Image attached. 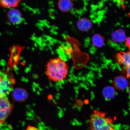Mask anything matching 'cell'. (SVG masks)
<instances>
[{"instance_id": "14", "label": "cell", "mask_w": 130, "mask_h": 130, "mask_svg": "<svg viewBox=\"0 0 130 130\" xmlns=\"http://www.w3.org/2000/svg\"><path fill=\"white\" fill-rule=\"evenodd\" d=\"M115 91L111 87L106 88L104 91V95L106 99H110L113 98L114 94Z\"/></svg>"}, {"instance_id": "12", "label": "cell", "mask_w": 130, "mask_h": 130, "mask_svg": "<svg viewBox=\"0 0 130 130\" xmlns=\"http://www.w3.org/2000/svg\"><path fill=\"white\" fill-rule=\"evenodd\" d=\"M112 38L115 42H123L126 40L125 34L123 30L120 29L113 32Z\"/></svg>"}, {"instance_id": "5", "label": "cell", "mask_w": 130, "mask_h": 130, "mask_svg": "<svg viewBox=\"0 0 130 130\" xmlns=\"http://www.w3.org/2000/svg\"><path fill=\"white\" fill-rule=\"evenodd\" d=\"M7 17L9 22L12 24H17L20 23L22 19V14L18 10L11 9L8 11Z\"/></svg>"}, {"instance_id": "18", "label": "cell", "mask_w": 130, "mask_h": 130, "mask_svg": "<svg viewBox=\"0 0 130 130\" xmlns=\"http://www.w3.org/2000/svg\"><path fill=\"white\" fill-rule=\"evenodd\" d=\"M3 97L1 95V94H0V98L1 97Z\"/></svg>"}, {"instance_id": "16", "label": "cell", "mask_w": 130, "mask_h": 130, "mask_svg": "<svg viewBox=\"0 0 130 130\" xmlns=\"http://www.w3.org/2000/svg\"><path fill=\"white\" fill-rule=\"evenodd\" d=\"M127 73V76L130 79V67L126 68Z\"/></svg>"}, {"instance_id": "2", "label": "cell", "mask_w": 130, "mask_h": 130, "mask_svg": "<svg viewBox=\"0 0 130 130\" xmlns=\"http://www.w3.org/2000/svg\"><path fill=\"white\" fill-rule=\"evenodd\" d=\"M91 130H114L113 122L102 112L95 110L91 116Z\"/></svg>"}, {"instance_id": "3", "label": "cell", "mask_w": 130, "mask_h": 130, "mask_svg": "<svg viewBox=\"0 0 130 130\" xmlns=\"http://www.w3.org/2000/svg\"><path fill=\"white\" fill-rule=\"evenodd\" d=\"M14 80L0 70V93L2 96L6 97L12 91Z\"/></svg>"}, {"instance_id": "15", "label": "cell", "mask_w": 130, "mask_h": 130, "mask_svg": "<svg viewBox=\"0 0 130 130\" xmlns=\"http://www.w3.org/2000/svg\"><path fill=\"white\" fill-rule=\"evenodd\" d=\"M126 43L127 46L129 48L130 52V37L126 39Z\"/></svg>"}, {"instance_id": "17", "label": "cell", "mask_w": 130, "mask_h": 130, "mask_svg": "<svg viewBox=\"0 0 130 130\" xmlns=\"http://www.w3.org/2000/svg\"><path fill=\"white\" fill-rule=\"evenodd\" d=\"M38 129L35 127L29 126L27 128L26 130H38Z\"/></svg>"}, {"instance_id": "8", "label": "cell", "mask_w": 130, "mask_h": 130, "mask_svg": "<svg viewBox=\"0 0 130 130\" xmlns=\"http://www.w3.org/2000/svg\"><path fill=\"white\" fill-rule=\"evenodd\" d=\"M58 8L61 12H68L72 9L73 6L72 1L69 0H60L58 3Z\"/></svg>"}, {"instance_id": "7", "label": "cell", "mask_w": 130, "mask_h": 130, "mask_svg": "<svg viewBox=\"0 0 130 130\" xmlns=\"http://www.w3.org/2000/svg\"><path fill=\"white\" fill-rule=\"evenodd\" d=\"M116 59L120 64L126 68L130 67V52H121L117 54Z\"/></svg>"}, {"instance_id": "6", "label": "cell", "mask_w": 130, "mask_h": 130, "mask_svg": "<svg viewBox=\"0 0 130 130\" xmlns=\"http://www.w3.org/2000/svg\"><path fill=\"white\" fill-rule=\"evenodd\" d=\"M13 99L15 101L22 102L25 101L28 98V93L25 89L21 88L16 89L12 93Z\"/></svg>"}, {"instance_id": "1", "label": "cell", "mask_w": 130, "mask_h": 130, "mask_svg": "<svg viewBox=\"0 0 130 130\" xmlns=\"http://www.w3.org/2000/svg\"><path fill=\"white\" fill-rule=\"evenodd\" d=\"M46 75L48 79L54 82L64 80L69 72L67 63L60 57L49 61L46 64Z\"/></svg>"}, {"instance_id": "10", "label": "cell", "mask_w": 130, "mask_h": 130, "mask_svg": "<svg viewBox=\"0 0 130 130\" xmlns=\"http://www.w3.org/2000/svg\"><path fill=\"white\" fill-rule=\"evenodd\" d=\"M91 22L87 19H80L77 22L78 28L82 31L89 30L91 28Z\"/></svg>"}, {"instance_id": "11", "label": "cell", "mask_w": 130, "mask_h": 130, "mask_svg": "<svg viewBox=\"0 0 130 130\" xmlns=\"http://www.w3.org/2000/svg\"><path fill=\"white\" fill-rule=\"evenodd\" d=\"M114 84L117 89H123L126 88L128 84L125 78L119 77H117L115 79Z\"/></svg>"}, {"instance_id": "19", "label": "cell", "mask_w": 130, "mask_h": 130, "mask_svg": "<svg viewBox=\"0 0 130 130\" xmlns=\"http://www.w3.org/2000/svg\"><path fill=\"white\" fill-rule=\"evenodd\" d=\"M129 95H130V90H129Z\"/></svg>"}, {"instance_id": "9", "label": "cell", "mask_w": 130, "mask_h": 130, "mask_svg": "<svg viewBox=\"0 0 130 130\" xmlns=\"http://www.w3.org/2000/svg\"><path fill=\"white\" fill-rule=\"evenodd\" d=\"M21 1L20 0H0V6L5 8L13 9L18 7L21 3Z\"/></svg>"}, {"instance_id": "13", "label": "cell", "mask_w": 130, "mask_h": 130, "mask_svg": "<svg viewBox=\"0 0 130 130\" xmlns=\"http://www.w3.org/2000/svg\"><path fill=\"white\" fill-rule=\"evenodd\" d=\"M92 41L95 46L100 47L103 46L104 43V39L100 35H95L92 38Z\"/></svg>"}, {"instance_id": "4", "label": "cell", "mask_w": 130, "mask_h": 130, "mask_svg": "<svg viewBox=\"0 0 130 130\" xmlns=\"http://www.w3.org/2000/svg\"><path fill=\"white\" fill-rule=\"evenodd\" d=\"M13 108V106L6 97L0 98V126L6 121Z\"/></svg>"}]
</instances>
